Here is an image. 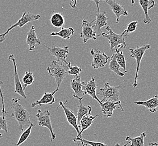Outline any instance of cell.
Segmentation results:
<instances>
[{"mask_svg": "<svg viewBox=\"0 0 158 146\" xmlns=\"http://www.w3.org/2000/svg\"><path fill=\"white\" fill-rule=\"evenodd\" d=\"M20 101L17 98H13L12 102V117L18 122L19 128L22 131H24L25 126L31 125V115L27 110L19 103Z\"/></svg>", "mask_w": 158, "mask_h": 146, "instance_id": "obj_1", "label": "cell"}, {"mask_svg": "<svg viewBox=\"0 0 158 146\" xmlns=\"http://www.w3.org/2000/svg\"><path fill=\"white\" fill-rule=\"evenodd\" d=\"M70 66H71L70 62L69 64H66L56 60H53L51 65L47 67V70L49 75L55 78L57 85L56 89L52 92L53 94H55L58 91L64 78L68 75L67 71Z\"/></svg>", "mask_w": 158, "mask_h": 146, "instance_id": "obj_2", "label": "cell"}, {"mask_svg": "<svg viewBox=\"0 0 158 146\" xmlns=\"http://www.w3.org/2000/svg\"><path fill=\"white\" fill-rule=\"evenodd\" d=\"M106 29L108 32V34L105 32H102V36L108 40L110 45V49L113 51L115 49H125L126 47V43L125 42V38L127 36L128 34L126 30L123 31L121 34L114 33L110 26H107Z\"/></svg>", "mask_w": 158, "mask_h": 146, "instance_id": "obj_3", "label": "cell"}, {"mask_svg": "<svg viewBox=\"0 0 158 146\" xmlns=\"http://www.w3.org/2000/svg\"><path fill=\"white\" fill-rule=\"evenodd\" d=\"M124 82L125 81L116 87H112L110 85L109 83H106L103 88H100L98 92V94L102 97L101 102H103L108 101L112 102H117L119 101V89L121 88L122 85Z\"/></svg>", "mask_w": 158, "mask_h": 146, "instance_id": "obj_4", "label": "cell"}, {"mask_svg": "<svg viewBox=\"0 0 158 146\" xmlns=\"http://www.w3.org/2000/svg\"><path fill=\"white\" fill-rule=\"evenodd\" d=\"M40 18V14L34 15L29 12H24L21 17V18L15 24L11 25L10 27L8 28V29L4 32L3 33L0 34V43H2L6 40V36L9 33L10 31L16 27L22 28L27 23L31 22V21H36Z\"/></svg>", "mask_w": 158, "mask_h": 146, "instance_id": "obj_5", "label": "cell"}, {"mask_svg": "<svg viewBox=\"0 0 158 146\" xmlns=\"http://www.w3.org/2000/svg\"><path fill=\"white\" fill-rule=\"evenodd\" d=\"M151 46L150 45H146L144 44L143 46L139 47L137 46L136 49H130L128 48L129 51L131 52L130 57L131 58H134L136 59V62H137V67H136V74L135 76L134 82L132 83V85L134 88H136L137 86V78H138V74H139V71L140 69V64L142 60L143 55L145 54V52L146 50L150 49Z\"/></svg>", "mask_w": 158, "mask_h": 146, "instance_id": "obj_6", "label": "cell"}, {"mask_svg": "<svg viewBox=\"0 0 158 146\" xmlns=\"http://www.w3.org/2000/svg\"><path fill=\"white\" fill-rule=\"evenodd\" d=\"M36 117L38 119V125L48 129L51 135V142H53L56 139V135L53 131V129L52 127L50 112L48 110L43 111L39 109L36 114Z\"/></svg>", "mask_w": 158, "mask_h": 146, "instance_id": "obj_7", "label": "cell"}, {"mask_svg": "<svg viewBox=\"0 0 158 146\" xmlns=\"http://www.w3.org/2000/svg\"><path fill=\"white\" fill-rule=\"evenodd\" d=\"M40 45L45 47L46 49H47L48 50L49 54L56 58L57 59L56 61L61 62H64L66 64L69 63V62H68L66 60L68 57V54L69 53V46H64V47H49L43 43H41Z\"/></svg>", "mask_w": 158, "mask_h": 146, "instance_id": "obj_8", "label": "cell"}, {"mask_svg": "<svg viewBox=\"0 0 158 146\" xmlns=\"http://www.w3.org/2000/svg\"><path fill=\"white\" fill-rule=\"evenodd\" d=\"M90 54L93 58L91 67L94 69L104 67L108 63L110 58L105 54V52H101L98 49H91Z\"/></svg>", "mask_w": 158, "mask_h": 146, "instance_id": "obj_9", "label": "cell"}, {"mask_svg": "<svg viewBox=\"0 0 158 146\" xmlns=\"http://www.w3.org/2000/svg\"><path fill=\"white\" fill-rule=\"evenodd\" d=\"M106 11L98 12L96 14V18L91 22V23H94L93 25V30L97 38L101 36V34L103 32L102 28L106 26L108 23L107 22L109 18L106 16Z\"/></svg>", "mask_w": 158, "mask_h": 146, "instance_id": "obj_10", "label": "cell"}, {"mask_svg": "<svg viewBox=\"0 0 158 146\" xmlns=\"http://www.w3.org/2000/svg\"><path fill=\"white\" fill-rule=\"evenodd\" d=\"M9 61H12L13 65H14V81H15V93L20 95L24 99L26 100L27 95L25 94L24 89H23V87L20 82V79L19 78L15 56L13 54L10 55L9 56Z\"/></svg>", "mask_w": 158, "mask_h": 146, "instance_id": "obj_11", "label": "cell"}, {"mask_svg": "<svg viewBox=\"0 0 158 146\" xmlns=\"http://www.w3.org/2000/svg\"><path fill=\"white\" fill-rule=\"evenodd\" d=\"M81 29L80 37L82 38L84 43H86L90 40L96 41L97 37L93 30V24L83 19Z\"/></svg>", "mask_w": 158, "mask_h": 146, "instance_id": "obj_12", "label": "cell"}, {"mask_svg": "<svg viewBox=\"0 0 158 146\" xmlns=\"http://www.w3.org/2000/svg\"><path fill=\"white\" fill-rule=\"evenodd\" d=\"M67 102V101H66L65 102H63L62 101H60L59 102V105L57 107V109H58L59 107H61L62 108V109L64 110V112L65 115H66V119L67 120V122L76 131V132L77 133V135L76 137H79L80 129H79V127H78L77 118H76V116L75 115L73 111L69 109L68 108V107L66 106Z\"/></svg>", "mask_w": 158, "mask_h": 146, "instance_id": "obj_13", "label": "cell"}, {"mask_svg": "<svg viewBox=\"0 0 158 146\" xmlns=\"http://www.w3.org/2000/svg\"><path fill=\"white\" fill-rule=\"evenodd\" d=\"M82 89L85 94H88L97 101L99 104H102L101 101L98 97L97 95V89L98 84L95 81V77L93 76L88 82H82Z\"/></svg>", "mask_w": 158, "mask_h": 146, "instance_id": "obj_14", "label": "cell"}, {"mask_svg": "<svg viewBox=\"0 0 158 146\" xmlns=\"http://www.w3.org/2000/svg\"><path fill=\"white\" fill-rule=\"evenodd\" d=\"M71 80V87L73 90V97L79 100H82L85 93L82 89V82H81V77L80 75Z\"/></svg>", "mask_w": 158, "mask_h": 146, "instance_id": "obj_15", "label": "cell"}, {"mask_svg": "<svg viewBox=\"0 0 158 146\" xmlns=\"http://www.w3.org/2000/svg\"><path fill=\"white\" fill-rule=\"evenodd\" d=\"M99 105L102 109V112L103 114L106 116V118H110L112 116L113 111L116 109L117 105H118L119 109H121L122 111H124V109L122 106L121 101H118L117 102H112L108 101L102 102V104H100Z\"/></svg>", "mask_w": 158, "mask_h": 146, "instance_id": "obj_16", "label": "cell"}, {"mask_svg": "<svg viewBox=\"0 0 158 146\" xmlns=\"http://www.w3.org/2000/svg\"><path fill=\"white\" fill-rule=\"evenodd\" d=\"M111 7L113 13L115 14L117 18L116 23L119 22V19L121 16H128V12L125 9V7L120 3L117 2L116 0H105Z\"/></svg>", "mask_w": 158, "mask_h": 146, "instance_id": "obj_17", "label": "cell"}, {"mask_svg": "<svg viewBox=\"0 0 158 146\" xmlns=\"http://www.w3.org/2000/svg\"><path fill=\"white\" fill-rule=\"evenodd\" d=\"M26 41L27 45L29 46V51H34L35 49L36 45L41 44L40 39L37 37L35 27L34 25H32L29 31H28L27 33Z\"/></svg>", "mask_w": 158, "mask_h": 146, "instance_id": "obj_18", "label": "cell"}, {"mask_svg": "<svg viewBox=\"0 0 158 146\" xmlns=\"http://www.w3.org/2000/svg\"><path fill=\"white\" fill-rule=\"evenodd\" d=\"M134 104L136 105L143 106L145 107L150 113H156L157 111V107L158 106V96L155 95L148 100L145 101H135L134 102Z\"/></svg>", "mask_w": 158, "mask_h": 146, "instance_id": "obj_19", "label": "cell"}, {"mask_svg": "<svg viewBox=\"0 0 158 146\" xmlns=\"http://www.w3.org/2000/svg\"><path fill=\"white\" fill-rule=\"evenodd\" d=\"M99 116V115L95 116H92L91 115H86L82 117L81 119L80 120L78 124V127L80 131V135L79 138H82L81 134L84 131L87 130L94 122V120Z\"/></svg>", "mask_w": 158, "mask_h": 146, "instance_id": "obj_20", "label": "cell"}, {"mask_svg": "<svg viewBox=\"0 0 158 146\" xmlns=\"http://www.w3.org/2000/svg\"><path fill=\"white\" fill-rule=\"evenodd\" d=\"M141 7H142L143 12L145 14V18L143 19V23L146 24H150L152 21L151 18L149 16L148 11L152 9L155 6L154 0H139Z\"/></svg>", "mask_w": 158, "mask_h": 146, "instance_id": "obj_21", "label": "cell"}, {"mask_svg": "<svg viewBox=\"0 0 158 146\" xmlns=\"http://www.w3.org/2000/svg\"><path fill=\"white\" fill-rule=\"evenodd\" d=\"M54 95L55 94L53 93L45 92L43 94L42 97L41 98L40 100L36 101L31 104V107L32 108H34L37 106H42L43 105H53L56 102Z\"/></svg>", "mask_w": 158, "mask_h": 146, "instance_id": "obj_22", "label": "cell"}, {"mask_svg": "<svg viewBox=\"0 0 158 146\" xmlns=\"http://www.w3.org/2000/svg\"><path fill=\"white\" fill-rule=\"evenodd\" d=\"M108 63L109 64V69L111 71H113L114 73H116V75L120 77L125 76V74L127 73V70L124 71L123 72H121L120 71V69L121 68V67L119 65V64L117 63L116 61V57L115 55H113L109 58V60Z\"/></svg>", "mask_w": 158, "mask_h": 146, "instance_id": "obj_23", "label": "cell"}, {"mask_svg": "<svg viewBox=\"0 0 158 146\" xmlns=\"http://www.w3.org/2000/svg\"><path fill=\"white\" fill-rule=\"evenodd\" d=\"M61 30L57 32H53L51 33V36H59L63 38L64 40H69L71 37L73 36L75 33V31L72 27L68 28H61Z\"/></svg>", "mask_w": 158, "mask_h": 146, "instance_id": "obj_24", "label": "cell"}, {"mask_svg": "<svg viewBox=\"0 0 158 146\" xmlns=\"http://www.w3.org/2000/svg\"><path fill=\"white\" fill-rule=\"evenodd\" d=\"M84 100H79L80 105L78 106V110H77V124H79L80 120L84 116L86 115H91V107L90 105L87 106H84L82 102Z\"/></svg>", "mask_w": 158, "mask_h": 146, "instance_id": "obj_25", "label": "cell"}, {"mask_svg": "<svg viewBox=\"0 0 158 146\" xmlns=\"http://www.w3.org/2000/svg\"><path fill=\"white\" fill-rule=\"evenodd\" d=\"M51 23L52 25L57 28H61L64 24V18L62 14L60 12L54 13L51 17Z\"/></svg>", "mask_w": 158, "mask_h": 146, "instance_id": "obj_26", "label": "cell"}, {"mask_svg": "<svg viewBox=\"0 0 158 146\" xmlns=\"http://www.w3.org/2000/svg\"><path fill=\"white\" fill-rule=\"evenodd\" d=\"M145 132H143L139 136L135 138L127 136L126 137V140L129 141L131 143L130 146H144V139L146 137Z\"/></svg>", "mask_w": 158, "mask_h": 146, "instance_id": "obj_27", "label": "cell"}, {"mask_svg": "<svg viewBox=\"0 0 158 146\" xmlns=\"http://www.w3.org/2000/svg\"><path fill=\"white\" fill-rule=\"evenodd\" d=\"M74 142H79V144L78 146H108L106 144L102 142H93V141H90V140H86L85 139H83L82 138H79V137H76L75 138H73V140Z\"/></svg>", "mask_w": 158, "mask_h": 146, "instance_id": "obj_28", "label": "cell"}, {"mask_svg": "<svg viewBox=\"0 0 158 146\" xmlns=\"http://www.w3.org/2000/svg\"><path fill=\"white\" fill-rule=\"evenodd\" d=\"M114 50L116 52L114 55L116 57V61L121 68L123 69L125 71H126V60L123 51H122L121 49H115Z\"/></svg>", "mask_w": 158, "mask_h": 146, "instance_id": "obj_29", "label": "cell"}, {"mask_svg": "<svg viewBox=\"0 0 158 146\" xmlns=\"http://www.w3.org/2000/svg\"><path fill=\"white\" fill-rule=\"evenodd\" d=\"M34 126V124L33 123H31V125L28 127V128L25 130L23 131V132L21 134L20 137L19 138L18 142L16 144V146H20L23 143H24L26 140H27V139L31 135L32 131V128Z\"/></svg>", "mask_w": 158, "mask_h": 146, "instance_id": "obj_30", "label": "cell"}, {"mask_svg": "<svg viewBox=\"0 0 158 146\" xmlns=\"http://www.w3.org/2000/svg\"><path fill=\"white\" fill-rule=\"evenodd\" d=\"M34 80V78L33 73L31 72V71L25 72L23 78V83H24V85H23V89L25 90L27 86L33 84Z\"/></svg>", "mask_w": 158, "mask_h": 146, "instance_id": "obj_31", "label": "cell"}, {"mask_svg": "<svg viewBox=\"0 0 158 146\" xmlns=\"http://www.w3.org/2000/svg\"><path fill=\"white\" fill-rule=\"evenodd\" d=\"M3 130L6 133H8L7 120L5 115L0 116V131Z\"/></svg>", "mask_w": 158, "mask_h": 146, "instance_id": "obj_32", "label": "cell"}, {"mask_svg": "<svg viewBox=\"0 0 158 146\" xmlns=\"http://www.w3.org/2000/svg\"><path fill=\"white\" fill-rule=\"evenodd\" d=\"M81 71H82V69L77 66H73V67L70 66V67L69 68V70L67 71V74L77 76V75H79Z\"/></svg>", "mask_w": 158, "mask_h": 146, "instance_id": "obj_33", "label": "cell"}, {"mask_svg": "<svg viewBox=\"0 0 158 146\" xmlns=\"http://www.w3.org/2000/svg\"><path fill=\"white\" fill-rule=\"evenodd\" d=\"M138 21H133L130 22L127 25L126 32L128 34L131 33L136 30Z\"/></svg>", "mask_w": 158, "mask_h": 146, "instance_id": "obj_34", "label": "cell"}, {"mask_svg": "<svg viewBox=\"0 0 158 146\" xmlns=\"http://www.w3.org/2000/svg\"><path fill=\"white\" fill-rule=\"evenodd\" d=\"M3 82L0 80V97L1 98V101H2V115H5V114H7V112L5 110V103H4V97H3V94L2 89L1 87V85H3Z\"/></svg>", "mask_w": 158, "mask_h": 146, "instance_id": "obj_35", "label": "cell"}, {"mask_svg": "<svg viewBox=\"0 0 158 146\" xmlns=\"http://www.w3.org/2000/svg\"><path fill=\"white\" fill-rule=\"evenodd\" d=\"M91 1H93L94 2V3H95V5H96V6H97V7L98 12H99L100 8H99V2H100V0H91Z\"/></svg>", "mask_w": 158, "mask_h": 146, "instance_id": "obj_36", "label": "cell"}, {"mask_svg": "<svg viewBox=\"0 0 158 146\" xmlns=\"http://www.w3.org/2000/svg\"><path fill=\"white\" fill-rule=\"evenodd\" d=\"M77 1V0H74V1H73V4H72L71 3H70V6H71V7H72L73 9H75V8H76Z\"/></svg>", "mask_w": 158, "mask_h": 146, "instance_id": "obj_37", "label": "cell"}, {"mask_svg": "<svg viewBox=\"0 0 158 146\" xmlns=\"http://www.w3.org/2000/svg\"><path fill=\"white\" fill-rule=\"evenodd\" d=\"M148 146H158L157 143H149Z\"/></svg>", "mask_w": 158, "mask_h": 146, "instance_id": "obj_38", "label": "cell"}, {"mask_svg": "<svg viewBox=\"0 0 158 146\" xmlns=\"http://www.w3.org/2000/svg\"><path fill=\"white\" fill-rule=\"evenodd\" d=\"M128 144H130V142L129 141H128V143H127V144H125L123 146H127L128 145ZM114 146H120V144L118 143H117Z\"/></svg>", "mask_w": 158, "mask_h": 146, "instance_id": "obj_39", "label": "cell"}, {"mask_svg": "<svg viewBox=\"0 0 158 146\" xmlns=\"http://www.w3.org/2000/svg\"><path fill=\"white\" fill-rule=\"evenodd\" d=\"M131 2H132V5H131V6H134V5L135 4V0H131Z\"/></svg>", "mask_w": 158, "mask_h": 146, "instance_id": "obj_40", "label": "cell"}, {"mask_svg": "<svg viewBox=\"0 0 158 146\" xmlns=\"http://www.w3.org/2000/svg\"><path fill=\"white\" fill-rule=\"evenodd\" d=\"M2 138V134H1V133H0V139Z\"/></svg>", "mask_w": 158, "mask_h": 146, "instance_id": "obj_41", "label": "cell"}, {"mask_svg": "<svg viewBox=\"0 0 158 146\" xmlns=\"http://www.w3.org/2000/svg\"><path fill=\"white\" fill-rule=\"evenodd\" d=\"M71 1L72 2H73V1H74V0H71Z\"/></svg>", "mask_w": 158, "mask_h": 146, "instance_id": "obj_42", "label": "cell"}]
</instances>
